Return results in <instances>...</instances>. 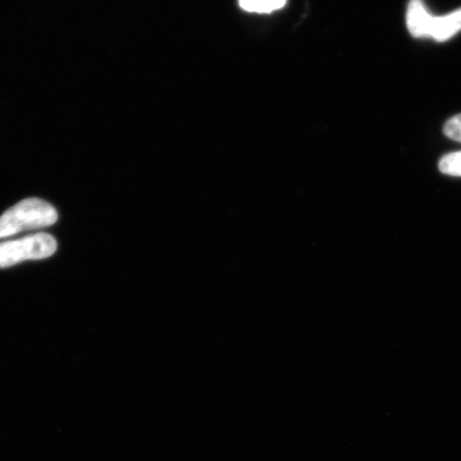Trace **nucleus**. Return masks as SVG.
Instances as JSON below:
<instances>
[{
	"mask_svg": "<svg viewBox=\"0 0 461 461\" xmlns=\"http://www.w3.org/2000/svg\"><path fill=\"white\" fill-rule=\"evenodd\" d=\"M57 219L55 207L48 202L38 198L23 200L0 217V240L26 230L49 228Z\"/></svg>",
	"mask_w": 461,
	"mask_h": 461,
	"instance_id": "f257e3e1",
	"label": "nucleus"
},
{
	"mask_svg": "<svg viewBox=\"0 0 461 461\" xmlns=\"http://www.w3.org/2000/svg\"><path fill=\"white\" fill-rule=\"evenodd\" d=\"M57 241L48 233L0 243V268H7L29 259H43L54 255Z\"/></svg>",
	"mask_w": 461,
	"mask_h": 461,
	"instance_id": "f03ea898",
	"label": "nucleus"
},
{
	"mask_svg": "<svg viewBox=\"0 0 461 461\" xmlns=\"http://www.w3.org/2000/svg\"><path fill=\"white\" fill-rule=\"evenodd\" d=\"M432 20L434 15L425 7L422 0H411L407 9L406 22L408 31L412 37H430Z\"/></svg>",
	"mask_w": 461,
	"mask_h": 461,
	"instance_id": "7ed1b4c3",
	"label": "nucleus"
},
{
	"mask_svg": "<svg viewBox=\"0 0 461 461\" xmlns=\"http://www.w3.org/2000/svg\"><path fill=\"white\" fill-rule=\"evenodd\" d=\"M461 31V8L454 13L434 16L430 29V37L437 42H446Z\"/></svg>",
	"mask_w": 461,
	"mask_h": 461,
	"instance_id": "20e7f679",
	"label": "nucleus"
},
{
	"mask_svg": "<svg viewBox=\"0 0 461 461\" xmlns=\"http://www.w3.org/2000/svg\"><path fill=\"white\" fill-rule=\"evenodd\" d=\"M286 0H240V5L249 13L270 14L285 7Z\"/></svg>",
	"mask_w": 461,
	"mask_h": 461,
	"instance_id": "39448f33",
	"label": "nucleus"
},
{
	"mask_svg": "<svg viewBox=\"0 0 461 461\" xmlns=\"http://www.w3.org/2000/svg\"><path fill=\"white\" fill-rule=\"evenodd\" d=\"M439 169L445 175L461 177V151L443 157L439 163Z\"/></svg>",
	"mask_w": 461,
	"mask_h": 461,
	"instance_id": "423d86ee",
	"label": "nucleus"
},
{
	"mask_svg": "<svg viewBox=\"0 0 461 461\" xmlns=\"http://www.w3.org/2000/svg\"><path fill=\"white\" fill-rule=\"evenodd\" d=\"M445 134L449 140L461 143V113L447 121L445 125Z\"/></svg>",
	"mask_w": 461,
	"mask_h": 461,
	"instance_id": "0eeeda50",
	"label": "nucleus"
}]
</instances>
